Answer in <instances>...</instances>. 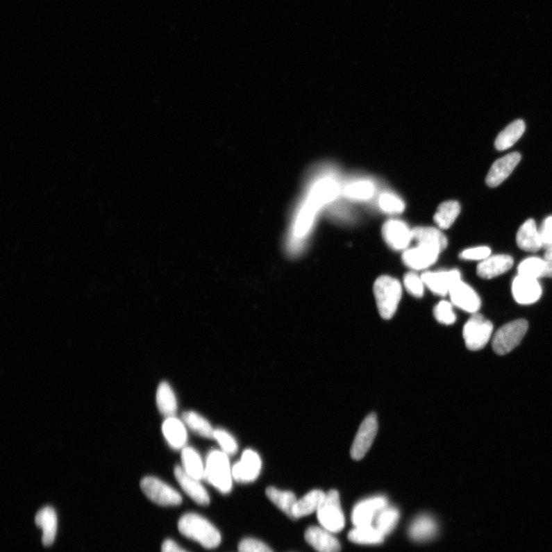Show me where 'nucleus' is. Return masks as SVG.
I'll list each match as a JSON object with an SVG mask.
<instances>
[{"label": "nucleus", "instance_id": "nucleus-1", "mask_svg": "<svg viewBox=\"0 0 552 552\" xmlns=\"http://www.w3.org/2000/svg\"><path fill=\"white\" fill-rule=\"evenodd\" d=\"M178 529L186 538L197 542L208 549L218 547L222 540L217 528L196 513L183 515L178 521Z\"/></svg>", "mask_w": 552, "mask_h": 552}, {"label": "nucleus", "instance_id": "nucleus-2", "mask_svg": "<svg viewBox=\"0 0 552 552\" xmlns=\"http://www.w3.org/2000/svg\"><path fill=\"white\" fill-rule=\"evenodd\" d=\"M204 480L223 494L232 490L233 467L226 453L220 451L210 452L206 461Z\"/></svg>", "mask_w": 552, "mask_h": 552}, {"label": "nucleus", "instance_id": "nucleus-3", "mask_svg": "<svg viewBox=\"0 0 552 552\" xmlns=\"http://www.w3.org/2000/svg\"><path fill=\"white\" fill-rule=\"evenodd\" d=\"M374 292L381 317L392 319L401 299V283L392 277L380 276L374 283Z\"/></svg>", "mask_w": 552, "mask_h": 552}, {"label": "nucleus", "instance_id": "nucleus-4", "mask_svg": "<svg viewBox=\"0 0 552 552\" xmlns=\"http://www.w3.org/2000/svg\"><path fill=\"white\" fill-rule=\"evenodd\" d=\"M317 518L321 526L331 533H340L345 525L340 493L330 490L319 508Z\"/></svg>", "mask_w": 552, "mask_h": 552}, {"label": "nucleus", "instance_id": "nucleus-5", "mask_svg": "<svg viewBox=\"0 0 552 552\" xmlns=\"http://www.w3.org/2000/svg\"><path fill=\"white\" fill-rule=\"evenodd\" d=\"M528 328L525 319L512 321L500 328L492 338V349L499 356H505L517 348L524 340Z\"/></svg>", "mask_w": 552, "mask_h": 552}, {"label": "nucleus", "instance_id": "nucleus-6", "mask_svg": "<svg viewBox=\"0 0 552 552\" xmlns=\"http://www.w3.org/2000/svg\"><path fill=\"white\" fill-rule=\"evenodd\" d=\"M492 323L481 314H474L463 328L462 335L468 349H483L491 340Z\"/></svg>", "mask_w": 552, "mask_h": 552}, {"label": "nucleus", "instance_id": "nucleus-7", "mask_svg": "<svg viewBox=\"0 0 552 552\" xmlns=\"http://www.w3.org/2000/svg\"><path fill=\"white\" fill-rule=\"evenodd\" d=\"M141 489L151 502L161 506L179 505L182 503L180 493L171 485L153 476H146L141 481Z\"/></svg>", "mask_w": 552, "mask_h": 552}, {"label": "nucleus", "instance_id": "nucleus-8", "mask_svg": "<svg viewBox=\"0 0 552 552\" xmlns=\"http://www.w3.org/2000/svg\"><path fill=\"white\" fill-rule=\"evenodd\" d=\"M378 422L376 414L372 413L360 424L356 437L351 448L353 460H360L365 458L377 436Z\"/></svg>", "mask_w": 552, "mask_h": 552}, {"label": "nucleus", "instance_id": "nucleus-9", "mask_svg": "<svg viewBox=\"0 0 552 552\" xmlns=\"http://www.w3.org/2000/svg\"><path fill=\"white\" fill-rule=\"evenodd\" d=\"M385 496H374L362 500L353 509L352 524L356 527L373 526L378 515L387 506Z\"/></svg>", "mask_w": 552, "mask_h": 552}, {"label": "nucleus", "instance_id": "nucleus-10", "mask_svg": "<svg viewBox=\"0 0 552 552\" xmlns=\"http://www.w3.org/2000/svg\"><path fill=\"white\" fill-rule=\"evenodd\" d=\"M261 469L260 455L249 449L242 453L240 460L233 467V480L240 483H253L259 477Z\"/></svg>", "mask_w": 552, "mask_h": 552}, {"label": "nucleus", "instance_id": "nucleus-11", "mask_svg": "<svg viewBox=\"0 0 552 552\" xmlns=\"http://www.w3.org/2000/svg\"><path fill=\"white\" fill-rule=\"evenodd\" d=\"M513 297L520 305H532L538 301L542 294L539 279L518 275L512 285Z\"/></svg>", "mask_w": 552, "mask_h": 552}, {"label": "nucleus", "instance_id": "nucleus-12", "mask_svg": "<svg viewBox=\"0 0 552 552\" xmlns=\"http://www.w3.org/2000/svg\"><path fill=\"white\" fill-rule=\"evenodd\" d=\"M382 235L390 247L395 250L407 248L413 240V233L409 227L400 220H388L382 227Z\"/></svg>", "mask_w": 552, "mask_h": 552}, {"label": "nucleus", "instance_id": "nucleus-13", "mask_svg": "<svg viewBox=\"0 0 552 552\" xmlns=\"http://www.w3.org/2000/svg\"><path fill=\"white\" fill-rule=\"evenodd\" d=\"M452 303L462 310L476 314L481 307V299L475 290L462 281L454 284L449 292Z\"/></svg>", "mask_w": 552, "mask_h": 552}, {"label": "nucleus", "instance_id": "nucleus-14", "mask_svg": "<svg viewBox=\"0 0 552 552\" xmlns=\"http://www.w3.org/2000/svg\"><path fill=\"white\" fill-rule=\"evenodd\" d=\"M174 476L184 492L196 503L201 505L210 504V496L201 480L188 475L180 466L174 468Z\"/></svg>", "mask_w": 552, "mask_h": 552}, {"label": "nucleus", "instance_id": "nucleus-15", "mask_svg": "<svg viewBox=\"0 0 552 552\" xmlns=\"http://www.w3.org/2000/svg\"><path fill=\"white\" fill-rule=\"evenodd\" d=\"M424 284L439 296L449 294L453 285L461 281L460 272L458 270L449 271H426L422 275Z\"/></svg>", "mask_w": 552, "mask_h": 552}, {"label": "nucleus", "instance_id": "nucleus-16", "mask_svg": "<svg viewBox=\"0 0 552 552\" xmlns=\"http://www.w3.org/2000/svg\"><path fill=\"white\" fill-rule=\"evenodd\" d=\"M305 539L318 552H340V542L333 533L321 526L309 527L306 531Z\"/></svg>", "mask_w": 552, "mask_h": 552}, {"label": "nucleus", "instance_id": "nucleus-17", "mask_svg": "<svg viewBox=\"0 0 552 552\" xmlns=\"http://www.w3.org/2000/svg\"><path fill=\"white\" fill-rule=\"evenodd\" d=\"M521 160L519 153L514 152L497 160L490 168L487 176V183L490 187L501 184L513 172Z\"/></svg>", "mask_w": 552, "mask_h": 552}, {"label": "nucleus", "instance_id": "nucleus-18", "mask_svg": "<svg viewBox=\"0 0 552 552\" xmlns=\"http://www.w3.org/2000/svg\"><path fill=\"white\" fill-rule=\"evenodd\" d=\"M513 264V259L509 255L490 256L478 265L477 275L484 279H491L505 274Z\"/></svg>", "mask_w": 552, "mask_h": 552}, {"label": "nucleus", "instance_id": "nucleus-19", "mask_svg": "<svg viewBox=\"0 0 552 552\" xmlns=\"http://www.w3.org/2000/svg\"><path fill=\"white\" fill-rule=\"evenodd\" d=\"M439 255L440 253L437 250L417 245V247L404 252L403 261L409 268L421 270L430 267L437 260Z\"/></svg>", "mask_w": 552, "mask_h": 552}, {"label": "nucleus", "instance_id": "nucleus-20", "mask_svg": "<svg viewBox=\"0 0 552 552\" xmlns=\"http://www.w3.org/2000/svg\"><path fill=\"white\" fill-rule=\"evenodd\" d=\"M162 433L174 450L185 447L187 441L186 424L180 419L174 416L167 417L162 424Z\"/></svg>", "mask_w": 552, "mask_h": 552}, {"label": "nucleus", "instance_id": "nucleus-21", "mask_svg": "<svg viewBox=\"0 0 552 552\" xmlns=\"http://www.w3.org/2000/svg\"><path fill=\"white\" fill-rule=\"evenodd\" d=\"M518 246L526 252H537L543 248L540 230L534 219H529L522 224L517 235Z\"/></svg>", "mask_w": 552, "mask_h": 552}, {"label": "nucleus", "instance_id": "nucleus-22", "mask_svg": "<svg viewBox=\"0 0 552 552\" xmlns=\"http://www.w3.org/2000/svg\"><path fill=\"white\" fill-rule=\"evenodd\" d=\"M37 526L42 530V544L50 546L55 541L57 532V515L53 507L46 506L37 512L35 517Z\"/></svg>", "mask_w": 552, "mask_h": 552}, {"label": "nucleus", "instance_id": "nucleus-23", "mask_svg": "<svg viewBox=\"0 0 552 552\" xmlns=\"http://www.w3.org/2000/svg\"><path fill=\"white\" fill-rule=\"evenodd\" d=\"M413 240L417 245L437 250L440 253L447 246V239L441 231L433 227H417L412 230Z\"/></svg>", "mask_w": 552, "mask_h": 552}, {"label": "nucleus", "instance_id": "nucleus-24", "mask_svg": "<svg viewBox=\"0 0 552 552\" xmlns=\"http://www.w3.org/2000/svg\"><path fill=\"white\" fill-rule=\"evenodd\" d=\"M326 495L321 490H315L297 500L292 510L293 519L303 518L317 512Z\"/></svg>", "mask_w": 552, "mask_h": 552}, {"label": "nucleus", "instance_id": "nucleus-25", "mask_svg": "<svg viewBox=\"0 0 552 552\" xmlns=\"http://www.w3.org/2000/svg\"><path fill=\"white\" fill-rule=\"evenodd\" d=\"M438 526L435 520L430 515H421L412 522L409 535L413 540L421 542L430 540L437 533Z\"/></svg>", "mask_w": 552, "mask_h": 552}, {"label": "nucleus", "instance_id": "nucleus-26", "mask_svg": "<svg viewBox=\"0 0 552 552\" xmlns=\"http://www.w3.org/2000/svg\"><path fill=\"white\" fill-rule=\"evenodd\" d=\"M182 468L196 480H204L205 465L201 456L192 447H184L181 452Z\"/></svg>", "mask_w": 552, "mask_h": 552}, {"label": "nucleus", "instance_id": "nucleus-27", "mask_svg": "<svg viewBox=\"0 0 552 552\" xmlns=\"http://www.w3.org/2000/svg\"><path fill=\"white\" fill-rule=\"evenodd\" d=\"M157 407L161 415L166 417H173L178 410V401L171 385L167 382H161L156 394Z\"/></svg>", "mask_w": 552, "mask_h": 552}, {"label": "nucleus", "instance_id": "nucleus-28", "mask_svg": "<svg viewBox=\"0 0 552 552\" xmlns=\"http://www.w3.org/2000/svg\"><path fill=\"white\" fill-rule=\"evenodd\" d=\"M526 130L525 122L517 120L508 125L500 133L495 142V147L498 151H505L510 149L517 143Z\"/></svg>", "mask_w": 552, "mask_h": 552}, {"label": "nucleus", "instance_id": "nucleus-29", "mask_svg": "<svg viewBox=\"0 0 552 552\" xmlns=\"http://www.w3.org/2000/svg\"><path fill=\"white\" fill-rule=\"evenodd\" d=\"M266 494L272 503L293 519L292 510L298 499L292 492L269 487L266 490Z\"/></svg>", "mask_w": 552, "mask_h": 552}, {"label": "nucleus", "instance_id": "nucleus-30", "mask_svg": "<svg viewBox=\"0 0 552 552\" xmlns=\"http://www.w3.org/2000/svg\"><path fill=\"white\" fill-rule=\"evenodd\" d=\"M183 421L188 428L201 437L215 439V430L212 425L201 415L194 411H187L182 415Z\"/></svg>", "mask_w": 552, "mask_h": 552}, {"label": "nucleus", "instance_id": "nucleus-31", "mask_svg": "<svg viewBox=\"0 0 552 552\" xmlns=\"http://www.w3.org/2000/svg\"><path fill=\"white\" fill-rule=\"evenodd\" d=\"M349 540L359 544H378L385 540V535L374 526H358L349 533Z\"/></svg>", "mask_w": 552, "mask_h": 552}, {"label": "nucleus", "instance_id": "nucleus-32", "mask_svg": "<svg viewBox=\"0 0 552 552\" xmlns=\"http://www.w3.org/2000/svg\"><path fill=\"white\" fill-rule=\"evenodd\" d=\"M460 205L458 201H451L442 203L434 216V221L440 229H449L458 217Z\"/></svg>", "mask_w": 552, "mask_h": 552}, {"label": "nucleus", "instance_id": "nucleus-33", "mask_svg": "<svg viewBox=\"0 0 552 552\" xmlns=\"http://www.w3.org/2000/svg\"><path fill=\"white\" fill-rule=\"evenodd\" d=\"M549 261L538 257L528 258L518 267L519 275L539 279L546 278Z\"/></svg>", "mask_w": 552, "mask_h": 552}, {"label": "nucleus", "instance_id": "nucleus-34", "mask_svg": "<svg viewBox=\"0 0 552 552\" xmlns=\"http://www.w3.org/2000/svg\"><path fill=\"white\" fill-rule=\"evenodd\" d=\"M400 519V512L394 507L385 508L374 521V527L383 535L391 534L396 528Z\"/></svg>", "mask_w": 552, "mask_h": 552}, {"label": "nucleus", "instance_id": "nucleus-35", "mask_svg": "<svg viewBox=\"0 0 552 552\" xmlns=\"http://www.w3.org/2000/svg\"><path fill=\"white\" fill-rule=\"evenodd\" d=\"M375 191L374 184L367 181H359L349 184L344 188V194L354 200H367L371 198Z\"/></svg>", "mask_w": 552, "mask_h": 552}, {"label": "nucleus", "instance_id": "nucleus-36", "mask_svg": "<svg viewBox=\"0 0 552 552\" xmlns=\"http://www.w3.org/2000/svg\"><path fill=\"white\" fill-rule=\"evenodd\" d=\"M215 439L222 448V451L228 455H234L238 451V444L237 440L231 434L224 429H216L215 432Z\"/></svg>", "mask_w": 552, "mask_h": 552}, {"label": "nucleus", "instance_id": "nucleus-37", "mask_svg": "<svg viewBox=\"0 0 552 552\" xmlns=\"http://www.w3.org/2000/svg\"><path fill=\"white\" fill-rule=\"evenodd\" d=\"M379 206L382 210L388 213H401L404 210V203L401 199L389 193L380 196Z\"/></svg>", "mask_w": 552, "mask_h": 552}, {"label": "nucleus", "instance_id": "nucleus-38", "mask_svg": "<svg viewBox=\"0 0 552 552\" xmlns=\"http://www.w3.org/2000/svg\"><path fill=\"white\" fill-rule=\"evenodd\" d=\"M434 315L439 322L446 326L452 325L456 320L452 305L446 301H440L435 307Z\"/></svg>", "mask_w": 552, "mask_h": 552}, {"label": "nucleus", "instance_id": "nucleus-39", "mask_svg": "<svg viewBox=\"0 0 552 552\" xmlns=\"http://www.w3.org/2000/svg\"><path fill=\"white\" fill-rule=\"evenodd\" d=\"M403 283L408 292L412 296L421 297L424 292V283L422 277L418 276L414 272H409L405 275Z\"/></svg>", "mask_w": 552, "mask_h": 552}, {"label": "nucleus", "instance_id": "nucleus-40", "mask_svg": "<svg viewBox=\"0 0 552 552\" xmlns=\"http://www.w3.org/2000/svg\"><path fill=\"white\" fill-rule=\"evenodd\" d=\"M239 552H274L267 544L252 538L242 540L238 546Z\"/></svg>", "mask_w": 552, "mask_h": 552}, {"label": "nucleus", "instance_id": "nucleus-41", "mask_svg": "<svg viewBox=\"0 0 552 552\" xmlns=\"http://www.w3.org/2000/svg\"><path fill=\"white\" fill-rule=\"evenodd\" d=\"M491 255V249L487 246H480L465 249L460 254V258L465 260L483 261Z\"/></svg>", "mask_w": 552, "mask_h": 552}, {"label": "nucleus", "instance_id": "nucleus-42", "mask_svg": "<svg viewBox=\"0 0 552 552\" xmlns=\"http://www.w3.org/2000/svg\"><path fill=\"white\" fill-rule=\"evenodd\" d=\"M540 233L543 248L549 249L552 247V216L544 220L540 227Z\"/></svg>", "mask_w": 552, "mask_h": 552}, {"label": "nucleus", "instance_id": "nucleus-43", "mask_svg": "<svg viewBox=\"0 0 552 552\" xmlns=\"http://www.w3.org/2000/svg\"><path fill=\"white\" fill-rule=\"evenodd\" d=\"M161 552H187L181 549L178 544L172 540H165L161 546Z\"/></svg>", "mask_w": 552, "mask_h": 552}, {"label": "nucleus", "instance_id": "nucleus-44", "mask_svg": "<svg viewBox=\"0 0 552 552\" xmlns=\"http://www.w3.org/2000/svg\"><path fill=\"white\" fill-rule=\"evenodd\" d=\"M544 259L552 261V247L546 249V251L544 253Z\"/></svg>", "mask_w": 552, "mask_h": 552}]
</instances>
